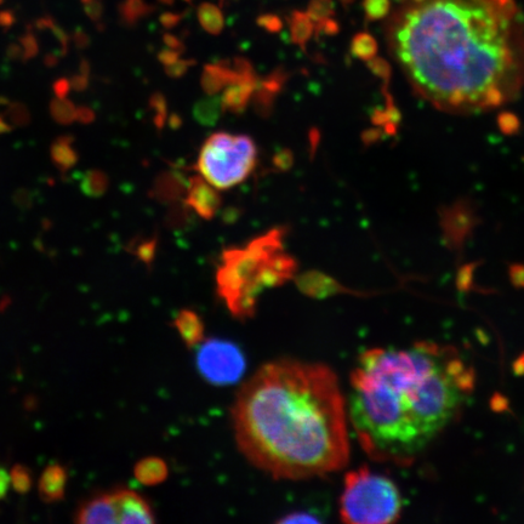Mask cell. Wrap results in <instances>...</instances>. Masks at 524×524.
<instances>
[{
  "label": "cell",
  "mask_w": 524,
  "mask_h": 524,
  "mask_svg": "<svg viewBox=\"0 0 524 524\" xmlns=\"http://www.w3.org/2000/svg\"><path fill=\"white\" fill-rule=\"evenodd\" d=\"M387 41L415 89L446 110L497 107L523 81L524 31L514 0H402Z\"/></svg>",
  "instance_id": "6da1fadb"
},
{
  "label": "cell",
  "mask_w": 524,
  "mask_h": 524,
  "mask_svg": "<svg viewBox=\"0 0 524 524\" xmlns=\"http://www.w3.org/2000/svg\"><path fill=\"white\" fill-rule=\"evenodd\" d=\"M233 427L244 457L277 480L332 474L349 461L345 398L324 364H265L238 392Z\"/></svg>",
  "instance_id": "7a4b0ae2"
},
{
  "label": "cell",
  "mask_w": 524,
  "mask_h": 524,
  "mask_svg": "<svg viewBox=\"0 0 524 524\" xmlns=\"http://www.w3.org/2000/svg\"><path fill=\"white\" fill-rule=\"evenodd\" d=\"M472 389L474 373L453 349H373L351 374L347 417L370 458L407 465L457 418Z\"/></svg>",
  "instance_id": "3957f363"
},
{
  "label": "cell",
  "mask_w": 524,
  "mask_h": 524,
  "mask_svg": "<svg viewBox=\"0 0 524 524\" xmlns=\"http://www.w3.org/2000/svg\"><path fill=\"white\" fill-rule=\"evenodd\" d=\"M284 236L286 229L278 227L246 248H230L222 254L216 273L218 293L238 320L254 315L262 290L282 286L294 277L298 264L283 252Z\"/></svg>",
  "instance_id": "277c9868"
},
{
  "label": "cell",
  "mask_w": 524,
  "mask_h": 524,
  "mask_svg": "<svg viewBox=\"0 0 524 524\" xmlns=\"http://www.w3.org/2000/svg\"><path fill=\"white\" fill-rule=\"evenodd\" d=\"M402 497L390 478L362 467L346 475L340 498L341 521L351 524H387L401 516Z\"/></svg>",
  "instance_id": "5b68a950"
},
{
  "label": "cell",
  "mask_w": 524,
  "mask_h": 524,
  "mask_svg": "<svg viewBox=\"0 0 524 524\" xmlns=\"http://www.w3.org/2000/svg\"><path fill=\"white\" fill-rule=\"evenodd\" d=\"M258 161L255 142L246 135L219 131L204 142L197 169L218 190H229L249 178Z\"/></svg>",
  "instance_id": "8992f818"
},
{
  "label": "cell",
  "mask_w": 524,
  "mask_h": 524,
  "mask_svg": "<svg viewBox=\"0 0 524 524\" xmlns=\"http://www.w3.org/2000/svg\"><path fill=\"white\" fill-rule=\"evenodd\" d=\"M197 364L204 379L215 385H229L242 377L246 361L229 341H207L198 352Z\"/></svg>",
  "instance_id": "52a82bcc"
},
{
  "label": "cell",
  "mask_w": 524,
  "mask_h": 524,
  "mask_svg": "<svg viewBox=\"0 0 524 524\" xmlns=\"http://www.w3.org/2000/svg\"><path fill=\"white\" fill-rule=\"evenodd\" d=\"M232 64L236 68V78L224 89L221 100L225 111L241 115L252 101L259 79L247 59L236 58Z\"/></svg>",
  "instance_id": "ba28073f"
},
{
  "label": "cell",
  "mask_w": 524,
  "mask_h": 524,
  "mask_svg": "<svg viewBox=\"0 0 524 524\" xmlns=\"http://www.w3.org/2000/svg\"><path fill=\"white\" fill-rule=\"evenodd\" d=\"M107 494L115 510L117 523L148 524L156 522L155 512L150 503L138 492L128 488H115L108 491Z\"/></svg>",
  "instance_id": "9c48e42d"
},
{
  "label": "cell",
  "mask_w": 524,
  "mask_h": 524,
  "mask_svg": "<svg viewBox=\"0 0 524 524\" xmlns=\"http://www.w3.org/2000/svg\"><path fill=\"white\" fill-rule=\"evenodd\" d=\"M184 202L202 219L212 220L219 212L222 199L216 187L210 185L203 176L195 175L189 180Z\"/></svg>",
  "instance_id": "30bf717a"
},
{
  "label": "cell",
  "mask_w": 524,
  "mask_h": 524,
  "mask_svg": "<svg viewBox=\"0 0 524 524\" xmlns=\"http://www.w3.org/2000/svg\"><path fill=\"white\" fill-rule=\"evenodd\" d=\"M73 520L79 524L117 523L107 492L96 493L84 499L74 512Z\"/></svg>",
  "instance_id": "8fae6325"
},
{
  "label": "cell",
  "mask_w": 524,
  "mask_h": 524,
  "mask_svg": "<svg viewBox=\"0 0 524 524\" xmlns=\"http://www.w3.org/2000/svg\"><path fill=\"white\" fill-rule=\"evenodd\" d=\"M288 77L289 74L283 68H278L270 76L258 82L252 100L255 111L260 117L266 118L271 115L277 96L288 81Z\"/></svg>",
  "instance_id": "7c38bea8"
},
{
  "label": "cell",
  "mask_w": 524,
  "mask_h": 524,
  "mask_svg": "<svg viewBox=\"0 0 524 524\" xmlns=\"http://www.w3.org/2000/svg\"><path fill=\"white\" fill-rule=\"evenodd\" d=\"M67 481L68 472L64 465L59 463L48 465L39 478V498L45 504L60 503L66 497Z\"/></svg>",
  "instance_id": "4fadbf2b"
},
{
  "label": "cell",
  "mask_w": 524,
  "mask_h": 524,
  "mask_svg": "<svg viewBox=\"0 0 524 524\" xmlns=\"http://www.w3.org/2000/svg\"><path fill=\"white\" fill-rule=\"evenodd\" d=\"M236 68L230 61H220L204 67L202 73V88L207 95H218L236 78Z\"/></svg>",
  "instance_id": "5bb4252c"
},
{
  "label": "cell",
  "mask_w": 524,
  "mask_h": 524,
  "mask_svg": "<svg viewBox=\"0 0 524 524\" xmlns=\"http://www.w3.org/2000/svg\"><path fill=\"white\" fill-rule=\"evenodd\" d=\"M134 476L145 486H157L165 481L168 476V466L164 460L151 457L139 461L135 465Z\"/></svg>",
  "instance_id": "9a60e30c"
},
{
  "label": "cell",
  "mask_w": 524,
  "mask_h": 524,
  "mask_svg": "<svg viewBox=\"0 0 524 524\" xmlns=\"http://www.w3.org/2000/svg\"><path fill=\"white\" fill-rule=\"evenodd\" d=\"M74 139L70 135L60 136L50 147L51 161L62 173L71 170L79 161V156L73 148Z\"/></svg>",
  "instance_id": "2e32d148"
},
{
  "label": "cell",
  "mask_w": 524,
  "mask_h": 524,
  "mask_svg": "<svg viewBox=\"0 0 524 524\" xmlns=\"http://www.w3.org/2000/svg\"><path fill=\"white\" fill-rule=\"evenodd\" d=\"M187 185L180 173H165L158 176L153 192L158 201L173 202L185 193Z\"/></svg>",
  "instance_id": "e0dca14e"
},
{
  "label": "cell",
  "mask_w": 524,
  "mask_h": 524,
  "mask_svg": "<svg viewBox=\"0 0 524 524\" xmlns=\"http://www.w3.org/2000/svg\"><path fill=\"white\" fill-rule=\"evenodd\" d=\"M224 112L221 96L216 95H208L193 107V117L204 127H214Z\"/></svg>",
  "instance_id": "ac0fdd59"
},
{
  "label": "cell",
  "mask_w": 524,
  "mask_h": 524,
  "mask_svg": "<svg viewBox=\"0 0 524 524\" xmlns=\"http://www.w3.org/2000/svg\"><path fill=\"white\" fill-rule=\"evenodd\" d=\"M289 26L292 42L306 53L307 43L315 33V22L303 11L295 10L290 15Z\"/></svg>",
  "instance_id": "d6986e66"
},
{
  "label": "cell",
  "mask_w": 524,
  "mask_h": 524,
  "mask_svg": "<svg viewBox=\"0 0 524 524\" xmlns=\"http://www.w3.org/2000/svg\"><path fill=\"white\" fill-rule=\"evenodd\" d=\"M175 327L178 328L182 339L187 344H197L203 338V324L196 313L190 311L181 312L175 320Z\"/></svg>",
  "instance_id": "ffe728a7"
},
{
  "label": "cell",
  "mask_w": 524,
  "mask_h": 524,
  "mask_svg": "<svg viewBox=\"0 0 524 524\" xmlns=\"http://www.w3.org/2000/svg\"><path fill=\"white\" fill-rule=\"evenodd\" d=\"M198 21L203 30L212 34V36H219L224 31L225 20L219 7L212 3H202L197 11Z\"/></svg>",
  "instance_id": "44dd1931"
},
{
  "label": "cell",
  "mask_w": 524,
  "mask_h": 524,
  "mask_svg": "<svg viewBox=\"0 0 524 524\" xmlns=\"http://www.w3.org/2000/svg\"><path fill=\"white\" fill-rule=\"evenodd\" d=\"M108 186H110V180L102 170L91 169L82 176L81 191L84 196L100 198L105 195Z\"/></svg>",
  "instance_id": "7402d4cb"
},
{
  "label": "cell",
  "mask_w": 524,
  "mask_h": 524,
  "mask_svg": "<svg viewBox=\"0 0 524 524\" xmlns=\"http://www.w3.org/2000/svg\"><path fill=\"white\" fill-rule=\"evenodd\" d=\"M351 53L357 59L372 60L378 53V43L369 33H357L351 42Z\"/></svg>",
  "instance_id": "603a6c76"
},
{
  "label": "cell",
  "mask_w": 524,
  "mask_h": 524,
  "mask_svg": "<svg viewBox=\"0 0 524 524\" xmlns=\"http://www.w3.org/2000/svg\"><path fill=\"white\" fill-rule=\"evenodd\" d=\"M10 482L17 494L26 495L33 487V472L24 464H16L10 471Z\"/></svg>",
  "instance_id": "cb8c5ba5"
},
{
  "label": "cell",
  "mask_w": 524,
  "mask_h": 524,
  "mask_svg": "<svg viewBox=\"0 0 524 524\" xmlns=\"http://www.w3.org/2000/svg\"><path fill=\"white\" fill-rule=\"evenodd\" d=\"M76 106L67 99H54L50 102V115L56 123L70 125L76 121Z\"/></svg>",
  "instance_id": "d4e9b609"
},
{
  "label": "cell",
  "mask_w": 524,
  "mask_h": 524,
  "mask_svg": "<svg viewBox=\"0 0 524 524\" xmlns=\"http://www.w3.org/2000/svg\"><path fill=\"white\" fill-rule=\"evenodd\" d=\"M158 239L153 237L147 239V241L140 242L139 238H135L131 241L128 246V250L131 254H135L136 258L144 262L146 265H151V262L155 260L157 250Z\"/></svg>",
  "instance_id": "484cf974"
},
{
  "label": "cell",
  "mask_w": 524,
  "mask_h": 524,
  "mask_svg": "<svg viewBox=\"0 0 524 524\" xmlns=\"http://www.w3.org/2000/svg\"><path fill=\"white\" fill-rule=\"evenodd\" d=\"M4 118L17 128L27 127L31 123V113L22 102H10L7 111L4 112Z\"/></svg>",
  "instance_id": "4316f807"
},
{
  "label": "cell",
  "mask_w": 524,
  "mask_h": 524,
  "mask_svg": "<svg viewBox=\"0 0 524 524\" xmlns=\"http://www.w3.org/2000/svg\"><path fill=\"white\" fill-rule=\"evenodd\" d=\"M306 14L311 17L313 22H320L335 14V4L333 0H310Z\"/></svg>",
  "instance_id": "83f0119b"
},
{
  "label": "cell",
  "mask_w": 524,
  "mask_h": 524,
  "mask_svg": "<svg viewBox=\"0 0 524 524\" xmlns=\"http://www.w3.org/2000/svg\"><path fill=\"white\" fill-rule=\"evenodd\" d=\"M390 0H364L363 10L367 20H383L390 14Z\"/></svg>",
  "instance_id": "f1b7e54d"
},
{
  "label": "cell",
  "mask_w": 524,
  "mask_h": 524,
  "mask_svg": "<svg viewBox=\"0 0 524 524\" xmlns=\"http://www.w3.org/2000/svg\"><path fill=\"white\" fill-rule=\"evenodd\" d=\"M150 107L153 111H156L153 123H155L158 130H162L168 116L167 100L161 93L153 94L150 99Z\"/></svg>",
  "instance_id": "f546056e"
},
{
  "label": "cell",
  "mask_w": 524,
  "mask_h": 524,
  "mask_svg": "<svg viewBox=\"0 0 524 524\" xmlns=\"http://www.w3.org/2000/svg\"><path fill=\"white\" fill-rule=\"evenodd\" d=\"M196 65V61L192 59H179L174 64L164 66V71L170 78H181L184 77L187 72L190 71L192 66Z\"/></svg>",
  "instance_id": "4dcf8cb0"
},
{
  "label": "cell",
  "mask_w": 524,
  "mask_h": 524,
  "mask_svg": "<svg viewBox=\"0 0 524 524\" xmlns=\"http://www.w3.org/2000/svg\"><path fill=\"white\" fill-rule=\"evenodd\" d=\"M256 24L269 33H278L282 31L283 22L281 17L275 14H264L258 17Z\"/></svg>",
  "instance_id": "1f68e13d"
},
{
  "label": "cell",
  "mask_w": 524,
  "mask_h": 524,
  "mask_svg": "<svg viewBox=\"0 0 524 524\" xmlns=\"http://www.w3.org/2000/svg\"><path fill=\"white\" fill-rule=\"evenodd\" d=\"M272 163L273 167L278 169L279 172H288L294 165L293 152L288 150V148H283V150L277 152L275 157H273Z\"/></svg>",
  "instance_id": "d6a6232c"
},
{
  "label": "cell",
  "mask_w": 524,
  "mask_h": 524,
  "mask_svg": "<svg viewBox=\"0 0 524 524\" xmlns=\"http://www.w3.org/2000/svg\"><path fill=\"white\" fill-rule=\"evenodd\" d=\"M11 199H13L15 207L22 210V212H27V210H31L33 208L34 196L30 190L17 189L13 193V197H11Z\"/></svg>",
  "instance_id": "836d02e7"
},
{
  "label": "cell",
  "mask_w": 524,
  "mask_h": 524,
  "mask_svg": "<svg viewBox=\"0 0 524 524\" xmlns=\"http://www.w3.org/2000/svg\"><path fill=\"white\" fill-rule=\"evenodd\" d=\"M340 31V25L338 22L332 19V17H329V19L316 22L315 24V33L316 37H320L321 34H324V36H335V34H338Z\"/></svg>",
  "instance_id": "e575fe53"
},
{
  "label": "cell",
  "mask_w": 524,
  "mask_h": 524,
  "mask_svg": "<svg viewBox=\"0 0 524 524\" xmlns=\"http://www.w3.org/2000/svg\"><path fill=\"white\" fill-rule=\"evenodd\" d=\"M368 66L377 76L387 78L390 76V66L384 59L374 58L368 61Z\"/></svg>",
  "instance_id": "d590c367"
},
{
  "label": "cell",
  "mask_w": 524,
  "mask_h": 524,
  "mask_svg": "<svg viewBox=\"0 0 524 524\" xmlns=\"http://www.w3.org/2000/svg\"><path fill=\"white\" fill-rule=\"evenodd\" d=\"M71 89V81H68L67 78H60L53 85L54 94L58 99H66Z\"/></svg>",
  "instance_id": "8d00e7d4"
},
{
  "label": "cell",
  "mask_w": 524,
  "mask_h": 524,
  "mask_svg": "<svg viewBox=\"0 0 524 524\" xmlns=\"http://www.w3.org/2000/svg\"><path fill=\"white\" fill-rule=\"evenodd\" d=\"M95 112L87 106H79L76 110V121L84 125L91 124L95 121Z\"/></svg>",
  "instance_id": "74e56055"
},
{
  "label": "cell",
  "mask_w": 524,
  "mask_h": 524,
  "mask_svg": "<svg viewBox=\"0 0 524 524\" xmlns=\"http://www.w3.org/2000/svg\"><path fill=\"white\" fill-rule=\"evenodd\" d=\"M22 44H24L25 47L24 59L31 60L36 58L38 54V45L36 39H34L32 36L22 38Z\"/></svg>",
  "instance_id": "f35d334b"
},
{
  "label": "cell",
  "mask_w": 524,
  "mask_h": 524,
  "mask_svg": "<svg viewBox=\"0 0 524 524\" xmlns=\"http://www.w3.org/2000/svg\"><path fill=\"white\" fill-rule=\"evenodd\" d=\"M181 53L179 51L167 48L158 54V60L162 62L164 66L172 65L175 61L180 59Z\"/></svg>",
  "instance_id": "ab89813d"
},
{
  "label": "cell",
  "mask_w": 524,
  "mask_h": 524,
  "mask_svg": "<svg viewBox=\"0 0 524 524\" xmlns=\"http://www.w3.org/2000/svg\"><path fill=\"white\" fill-rule=\"evenodd\" d=\"M10 474L4 467L0 466V501L7 498L10 489Z\"/></svg>",
  "instance_id": "60d3db41"
},
{
  "label": "cell",
  "mask_w": 524,
  "mask_h": 524,
  "mask_svg": "<svg viewBox=\"0 0 524 524\" xmlns=\"http://www.w3.org/2000/svg\"><path fill=\"white\" fill-rule=\"evenodd\" d=\"M71 87L73 90L81 91L87 90L89 87V77L84 76V74H79V76H73L71 79Z\"/></svg>",
  "instance_id": "b9f144b4"
},
{
  "label": "cell",
  "mask_w": 524,
  "mask_h": 524,
  "mask_svg": "<svg viewBox=\"0 0 524 524\" xmlns=\"http://www.w3.org/2000/svg\"><path fill=\"white\" fill-rule=\"evenodd\" d=\"M164 43L167 45V48L179 51V53L185 50V45L182 44L178 38L172 36V34H165Z\"/></svg>",
  "instance_id": "7bdbcfd3"
},
{
  "label": "cell",
  "mask_w": 524,
  "mask_h": 524,
  "mask_svg": "<svg viewBox=\"0 0 524 524\" xmlns=\"http://www.w3.org/2000/svg\"><path fill=\"white\" fill-rule=\"evenodd\" d=\"M181 16L173 13H165L161 17V22L165 28H173L179 24Z\"/></svg>",
  "instance_id": "ee69618b"
},
{
  "label": "cell",
  "mask_w": 524,
  "mask_h": 524,
  "mask_svg": "<svg viewBox=\"0 0 524 524\" xmlns=\"http://www.w3.org/2000/svg\"><path fill=\"white\" fill-rule=\"evenodd\" d=\"M281 522H317L316 518H313L312 516H288L287 518H284Z\"/></svg>",
  "instance_id": "f6af8a7d"
},
{
  "label": "cell",
  "mask_w": 524,
  "mask_h": 524,
  "mask_svg": "<svg viewBox=\"0 0 524 524\" xmlns=\"http://www.w3.org/2000/svg\"><path fill=\"white\" fill-rule=\"evenodd\" d=\"M8 56L11 60L24 59V56H22L21 48L17 47V45H11V47L8 50Z\"/></svg>",
  "instance_id": "bcb514c9"
},
{
  "label": "cell",
  "mask_w": 524,
  "mask_h": 524,
  "mask_svg": "<svg viewBox=\"0 0 524 524\" xmlns=\"http://www.w3.org/2000/svg\"><path fill=\"white\" fill-rule=\"evenodd\" d=\"M239 215H241V212H239V210H237L236 208H231L229 210H226L224 214V219L226 222H229V224H232L233 221H236Z\"/></svg>",
  "instance_id": "7dc6e473"
},
{
  "label": "cell",
  "mask_w": 524,
  "mask_h": 524,
  "mask_svg": "<svg viewBox=\"0 0 524 524\" xmlns=\"http://www.w3.org/2000/svg\"><path fill=\"white\" fill-rule=\"evenodd\" d=\"M13 131V125L8 123L2 115H0V135L9 134Z\"/></svg>",
  "instance_id": "c3c4849f"
},
{
  "label": "cell",
  "mask_w": 524,
  "mask_h": 524,
  "mask_svg": "<svg viewBox=\"0 0 524 524\" xmlns=\"http://www.w3.org/2000/svg\"><path fill=\"white\" fill-rule=\"evenodd\" d=\"M44 64L49 68H53L59 64V58L55 55H47L45 56Z\"/></svg>",
  "instance_id": "681fc988"
},
{
  "label": "cell",
  "mask_w": 524,
  "mask_h": 524,
  "mask_svg": "<svg viewBox=\"0 0 524 524\" xmlns=\"http://www.w3.org/2000/svg\"><path fill=\"white\" fill-rule=\"evenodd\" d=\"M79 70H81V74H84V76H88L89 77V74H90V71H91L89 62L87 60H82L81 68H79Z\"/></svg>",
  "instance_id": "f907efd6"
},
{
  "label": "cell",
  "mask_w": 524,
  "mask_h": 524,
  "mask_svg": "<svg viewBox=\"0 0 524 524\" xmlns=\"http://www.w3.org/2000/svg\"><path fill=\"white\" fill-rule=\"evenodd\" d=\"M170 127H172L173 129L174 128H179L181 127V118L179 116H172L170 117Z\"/></svg>",
  "instance_id": "816d5d0a"
},
{
  "label": "cell",
  "mask_w": 524,
  "mask_h": 524,
  "mask_svg": "<svg viewBox=\"0 0 524 524\" xmlns=\"http://www.w3.org/2000/svg\"><path fill=\"white\" fill-rule=\"evenodd\" d=\"M87 44H88L87 38H85L84 36L77 37V45L79 48H85L87 47Z\"/></svg>",
  "instance_id": "f5cc1de1"
},
{
  "label": "cell",
  "mask_w": 524,
  "mask_h": 524,
  "mask_svg": "<svg viewBox=\"0 0 524 524\" xmlns=\"http://www.w3.org/2000/svg\"><path fill=\"white\" fill-rule=\"evenodd\" d=\"M10 104V101L7 98H3V96H0V106H8Z\"/></svg>",
  "instance_id": "db71d44e"
},
{
  "label": "cell",
  "mask_w": 524,
  "mask_h": 524,
  "mask_svg": "<svg viewBox=\"0 0 524 524\" xmlns=\"http://www.w3.org/2000/svg\"><path fill=\"white\" fill-rule=\"evenodd\" d=\"M340 2L343 3L345 7H347V5H350L353 3V0H340Z\"/></svg>",
  "instance_id": "11a10c76"
},
{
  "label": "cell",
  "mask_w": 524,
  "mask_h": 524,
  "mask_svg": "<svg viewBox=\"0 0 524 524\" xmlns=\"http://www.w3.org/2000/svg\"><path fill=\"white\" fill-rule=\"evenodd\" d=\"M186 2H191V0H186Z\"/></svg>",
  "instance_id": "9f6ffc18"
}]
</instances>
